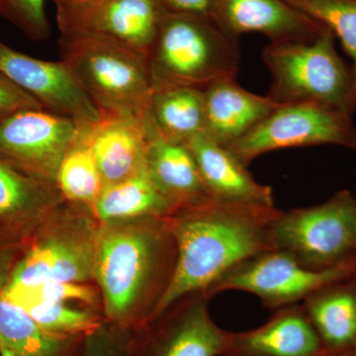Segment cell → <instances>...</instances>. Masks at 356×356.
<instances>
[{
    "label": "cell",
    "mask_w": 356,
    "mask_h": 356,
    "mask_svg": "<svg viewBox=\"0 0 356 356\" xmlns=\"http://www.w3.org/2000/svg\"><path fill=\"white\" fill-rule=\"evenodd\" d=\"M280 211L275 206L210 199L168 216L175 245V267L149 324L182 300L194 295L207 297L225 274L250 257L273 250L271 222Z\"/></svg>",
    "instance_id": "1"
},
{
    "label": "cell",
    "mask_w": 356,
    "mask_h": 356,
    "mask_svg": "<svg viewBox=\"0 0 356 356\" xmlns=\"http://www.w3.org/2000/svg\"><path fill=\"white\" fill-rule=\"evenodd\" d=\"M175 262L168 217L149 218L135 227H108L98 234L93 275L102 289L105 314L117 329L128 327L147 291L156 289L158 283L168 286Z\"/></svg>",
    "instance_id": "2"
},
{
    "label": "cell",
    "mask_w": 356,
    "mask_h": 356,
    "mask_svg": "<svg viewBox=\"0 0 356 356\" xmlns=\"http://www.w3.org/2000/svg\"><path fill=\"white\" fill-rule=\"evenodd\" d=\"M240 58L238 41L222 32L211 17L165 13L147 65L154 88L204 89L235 79Z\"/></svg>",
    "instance_id": "3"
},
{
    "label": "cell",
    "mask_w": 356,
    "mask_h": 356,
    "mask_svg": "<svg viewBox=\"0 0 356 356\" xmlns=\"http://www.w3.org/2000/svg\"><path fill=\"white\" fill-rule=\"evenodd\" d=\"M58 53L100 114L145 116L154 91L146 58L86 32L60 34Z\"/></svg>",
    "instance_id": "4"
},
{
    "label": "cell",
    "mask_w": 356,
    "mask_h": 356,
    "mask_svg": "<svg viewBox=\"0 0 356 356\" xmlns=\"http://www.w3.org/2000/svg\"><path fill=\"white\" fill-rule=\"evenodd\" d=\"M334 41L325 29L313 41L267 44L261 54L273 77L267 95L278 104L317 103L353 116L355 74L339 57Z\"/></svg>",
    "instance_id": "5"
},
{
    "label": "cell",
    "mask_w": 356,
    "mask_h": 356,
    "mask_svg": "<svg viewBox=\"0 0 356 356\" xmlns=\"http://www.w3.org/2000/svg\"><path fill=\"white\" fill-rule=\"evenodd\" d=\"M273 250L314 270L356 262V198L350 191L310 207L280 211L271 222Z\"/></svg>",
    "instance_id": "6"
},
{
    "label": "cell",
    "mask_w": 356,
    "mask_h": 356,
    "mask_svg": "<svg viewBox=\"0 0 356 356\" xmlns=\"http://www.w3.org/2000/svg\"><path fill=\"white\" fill-rule=\"evenodd\" d=\"M318 145L356 149L351 116L317 103L280 104L254 130L226 147L248 166L268 152Z\"/></svg>",
    "instance_id": "7"
},
{
    "label": "cell",
    "mask_w": 356,
    "mask_h": 356,
    "mask_svg": "<svg viewBox=\"0 0 356 356\" xmlns=\"http://www.w3.org/2000/svg\"><path fill=\"white\" fill-rule=\"evenodd\" d=\"M356 274L355 264L329 270H314L289 254L269 250L238 264L207 293L208 298L226 291L254 295L271 311L301 304L316 290Z\"/></svg>",
    "instance_id": "8"
},
{
    "label": "cell",
    "mask_w": 356,
    "mask_h": 356,
    "mask_svg": "<svg viewBox=\"0 0 356 356\" xmlns=\"http://www.w3.org/2000/svg\"><path fill=\"white\" fill-rule=\"evenodd\" d=\"M79 124L46 109H28L0 123V159L32 177L55 184L56 173Z\"/></svg>",
    "instance_id": "9"
},
{
    "label": "cell",
    "mask_w": 356,
    "mask_h": 356,
    "mask_svg": "<svg viewBox=\"0 0 356 356\" xmlns=\"http://www.w3.org/2000/svg\"><path fill=\"white\" fill-rule=\"evenodd\" d=\"M0 72L44 109L69 117L79 125H89L102 118L99 110L62 60L30 57L0 41Z\"/></svg>",
    "instance_id": "10"
},
{
    "label": "cell",
    "mask_w": 356,
    "mask_h": 356,
    "mask_svg": "<svg viewBox=\"0 0 356 356\" xmlns=\"http://www.w3.org/2000/svg\"><path fill=\"white\" fill-rule=\"evenodd\" d=\"M210 17L236 41L259 33L270 43L310 42L327 29L284 0H215Z\"/></svg>",
    "instance_id": "11"
},
{
    "label": "cell",
    "mask_w": 356,
    "mask_h": 356,
    "mask_svg": "<svg viewBox=\"0 0 356 356\" xmlns=\"http://www.w3.org/2000/svg\"><path fill=\"white\" fill-rule=\"evenodd\" d=\"M149 323L156 329L140 356H221L228 331L211 317L207 297L194 295Z\"/></svg>",
    "instance_id": "12"
},
{
    "label": "cell",
    "mask_w": 356,
    "mask_h": 356,
    "mask_svg": "<svg viewBox=\"0 0 356 356\" xmlns=\"http://www.w3.org/2000/svg\"><path fill=\"white\" fill-rule=\"evenodd\" d=\"M93 259L95 241L90 243L76 236H50L20 257L2 292L48 282H83L93 275Z\"/></svg>",
    "instance_id": "13"
},
{
    "label": "cell",
    "mask_w": 356,
    "mask_h": 356,
    "mask_svg": "<svg viewBox=\"0 0 356 356\" xmlns=\"http://www.w3.org/2000/svg\"><path fill=\"white\" fill-rule=\"evenodd\" d=\"M221 356H325L302 304L273 311L266 323L228 332Z\"/></svg>",
    "instance_id": "14"
},
{
    "label": "cell",
    "mask_w": 356,
    "mask_h": 356,
    "mask_svg": "<svg viewBox=\"0 0 356 356\" xmlns=\"http://www.w3.org/2000/svg\"><path fill=\"white\" fill-rule=\"evenodd\" d=\"M145 116L102 113L99 120L86 126L88 144L104 186L145 168L149 139Z\"/></svg>",
    "instance_id": "15"
},
{
    "label": "cell",
    "mask_w": 356,
    "mask_h": 356,
    "mask_svg": "<svg viewBox=\"0 0 356 356\" xmlns=\"http://www.w3.org/2000/svg\"><path fill=\"white\" fill-rule=\"evenodd\" d=\"M186 146L193 156L211 200L264 207L275 206L271 187L259 184L248 172V166L226 147L205 134L196 136Z\"/></svg>",
    "instance_id": "16"
},
{
    "label": "cell",
    "mask_w": 356,
    "mask_h": 356,
    "mask_svg": "<svg viewBox=\"0 0 356 356\" xmlns=\"http://www.w3.org/2000/svg\"><path fill=\"white\" fill-rule=\"evenodd\" d=\"M203 93L204 134L224 147L242 139L280 105L268 95L245 90L235 79L210 84L203 89Z\"/></svg>",
    "instance_id": "17"
},
{
    "label": "cell",
    "mask_w": 356,
    "mask_h": 356,
    "mask_svg": "<svg viewBox=\"0 0 356 356\" xmlns=\"http://www.w3.org/2000/svg\"><path fill=\"white\" fill-rule=\"evenodd\" d=\"M147 128L145 170L170 205L172 215L210 200L188 147L168 142Z\"/></svg>",
    "instance_id": "18"
},
{
    "label": "cell",
    "mask_w": 356,
    "mask_h": 356,
    "mask_svg": "<svg viewBox=\"0 0 356 356\" xmlns=\"http://www.w3.org/2000/svg\"><path fill=\"white\" fill-rule=\"evenodd\" d=\"M163 13L156 0H105L76 33L95 35L147 60Z\"/></svg>",
    "instance_id": "19"
},
{
    "label": "cell",
    "mask_w": 356,
    "mask_h": 356,
    "mask_svg": "<svg viewBox=\"0 0 356 356\" xmlns=\"http://www.w3.org/2000/svg\"><path fill=\"white\" fill-rule=\"evenodd\" d=\"M301 304L325 356L356 351V274L321 287Z\"/></svg>",
    "instance_id": "20"
},
{
    "label": "cell",
    "mask_w": 356,
    "mask_h": 356,
    "mask_svg": "<svg viewBox=\"0 0 356 356\" xmlns=\"http://www.w3.org/2000/svg\"><path fill=\"white\" fill-rule=\"evenodd\" d=\"M55 184L0 159V227L22 240L60 200Z\"/></svg>",
    "instance_id": "21"
},
{
    "label": "cell",
    "mask_w": 356,
    "mask_h": 356,
    "mask_svg": "<svg viewBox=\"0 0 356 356\" xmlns=\"http://www.w3.org/2000/svg\"><path fill=\"white\" fill-rule=\"evenodd\" d=\"M146 121L149 129L163 139L188 144L205 132L203 89L181 86L154 88Z\"/></svg>",
    "instance_id": "22"
},
{
    "label": "cell",
    "mask_w": 356,
    "mask_h": 356,
    "mask_svg": "<svg viewBox=\"0 0 356 356\" xmlns=\"http://www.w3.org/2000/svg\"><path fill=\"white\" fill-rule=\"evenodd\" d=\"M86 337L44 331L27 312L0 295V356H72Z\"/></svg>",
    "instance_id": "23"
},
{
    "label": "cell",
    "mask_w": 356,
    "mask_h": 356,
    "mask_svg": "<svg viewBox=\"0 0 356 356\" xmlns=\"http://www.w3.org/2000/svg\"><path fill=\"white\" fill-rule=\"evenodd\" d=\"M92 209L100 221L106 222L172 215L170 205L145 168L126 179L105 185Z\"/></svg>",
    "instance_id": "24"
},
{
    "label": "cell",
    "mask_w": 356,
    "mask_h": 356,
    "mask_svg": "<svg viewBox=\"0 0 356 356\" xmlns=\"http://www.w3.org/2000/svg\"><path fill=\"white\" fill-rule=\"evenodd\" d=\"M86 126L79 125L56 173L55 184L62 198L92 208L104 182L89 146Z\"/></svg>",
    "instance_id": "25"
},
{
    "label": "cell",
    "mask_w": 356,
    "mask_h": 356,
    "mask_svg": "<svg viewBox=\"0 0 356 356\" xmlns=\"http://www.w3.org/2000/svg\"><path fill=\"white\" fill-rule=\"evenodd\" d=\"M300 13L324 25L341 41L353 60L356 106V0H284Z\"/></svg>",
    "instance_id": "26"
},
{
    "label": "cell",
    "mask_w": 356,
    "mask_h": 356,
    "mask_svg": "<svg viewBox=\"0 0 356 356\" xmlns=\"http://www.w3.org/2000/svg\"><path fill=\"white\" fill-rule=\"evenodd\" d=\"M25 311L44 331L60 336L88 337L102 327L97 316L67 303L37 304Z\"/></svg>",
    "instance_id": "27"
},
{
    "label": "cell",
    "mask_w": 356,
    "mask_h": 356,
    "mask_svg": "<svg viewBox=\"0 0 356 356\" xmlns=\"http://www.w3.org/2000/svg\"><path fill=\"white\" fill-rule=\"evenodd\" d=\"M0 16L33 41H46L51 37L44 0H0Z\"/></svg>",
    "instance_id": "28"
},
{
    "label": "cell",
    "mask_w": 356,
    "mask_h": 356,
    "mask_svg": "<svg viewBox=\"0 0 356 356\" xmlns=\"http://www.w3.org/2000/svg\"><path fill=\"white\" fill-rule=\"evenodd\" d=\"M105 0H54L60 34L79 32Z\"/></svg>",
    "instance_id": "29"
},
{
    "label": "cell",
    "mask_w": 356,
    "mask_h": 356,
    "mask_svg": "<svg viewBox=\"0 0 356 356\" xmlns=\"http://www.w3.org/2000/svg\"><path fill=\"white\" fill-rule=\"evenodd\" d=\"M28 109L44 108L0 72V123L11 115Z\"/></svg>",
    "instance_id": "30"
},
{
    "label": "cell",
    "mask_w": 356,
    "mask_h": 356,
    "mask_svg": "<svg viewBox=\"0 0 356 356\" xmlns=\"http://www.w3.org/2000/svg\"><path fill=\"white\" fill-rule=\"evenodd\" d=\"M21 241V238L0 227V293L3 291L14 266L20 259L17 254Z\"/></svg>",
    "instance_id": "31"
},
{
    "label": "cell",
    "mask_w": 356,
    "mask_h": 356,
    "mask_svg": "<svg viewBox=\"0 0 356 356\" xmlns=\"http://www.w3.org/2000/svg\"><path fill=\"white\" fill-rule=\"evenodd\" d=\"M81 356H123L121 346L102 327L86 339Z\"/></svg>",
    "instance_id": "32"
},
{
    "label": "cell",
    "mask_w": 356,
    "mask_h": 356,
    "mask_svg": "<svg viewBox=\"0 0 356 356\" xmlns=\"http://www.w3.org/2000/svg\"><path fill=\"white\" fill-rule=\"evenodd\" d=\"M165 13L210 17L215 0H156Z\"/></svg>",
    "instance_id": "33"
},
{
    "label": "cell",
    "mask_w": 356,
    "mask_h": 356,
    "mask_svg": "<svg viewBox=\"0 0 356 356\" xmlns=\"http://www.w3.org/2000/svg\"><path fill=\"white\" fill-rule=\"evenodd\" d=\"M341 356H356V351H355V353H348V355H344Z\"/></svg>",
    "instance_id": "34"
}]
</instances>
